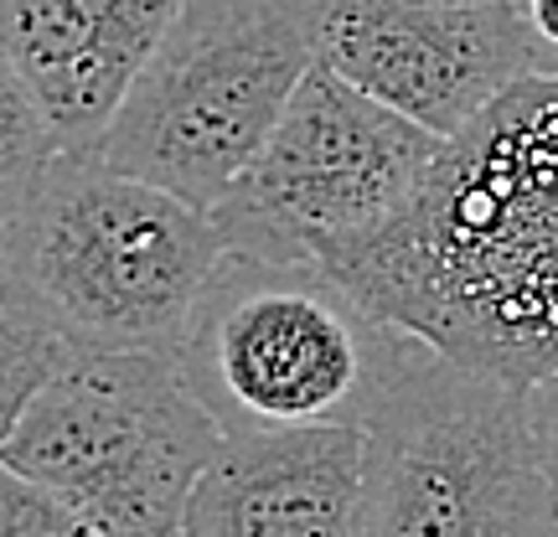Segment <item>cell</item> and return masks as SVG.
Wrapping results in <instances>:
<instances>
[{
	"mask_svg": "<svg viewBox=\"0 0 558 537\" xmlns=\"http://www.w3.org/2000/svg\"><path fill=\"white\" fill-rule=\"evenodd\" d=\"M320 269L439 357L522 388L558 373V68L445 139L414 197Z\"/></svg>",
	"mask_w": 558,
	"mask_h": 537,
	"instance_id": "1",
	"label": "cell"
},
{
	"mask_svg": "<svg viewBox=\"0 0 558 537\" xmlns=\"http://www.w3.org/2000/svg\"><path fill=\"white\" fill-rule=\"evenodd\" d=\"M522 11L533 21V32H538L548 47H558V0H522Z\"/></svg>",
	"mask_w": 558,
	"mask_h": 537,
	"instance_id": "15",
	"label": "cell"
},
{
	"mask_svg": "<svg viewBox=\"0 0 558 537\" xmlns=\"http://www.w3.org/2000/svg\"><path fill=\"white\" fill-rule=\"evenodd\" d=\"M512 5H522V0H512Z\"/></svg>",
	"mask_w": 558,
	"mask_h": 537,
	"instance_id": "17",
	"label": "cell"
},
{
	"mask_svg": "<svg viewBox=\"0 0 558 537\" xmlns=\"http://www.w3.org/2000/svg\"><path fill=\"white\" fill-rule=\"evenodd\" d=\"M362 424L233 429L186 501L181 537H357Z\"/></svg>",
	"mask_w": 558,
	"mask_h": 537,
	"instance_id": "9",
	"label": "cell"
},
{
	"mask_svg": "<svg viewBox=\"0 0 558 537\" xmlns=\"http://www.w3.org/2000/svg\"><path fill=\"white\" fill-rule=\"evenodd\" d=\"M0 537H109L41 480L0 460Z\"/></svg>",
	"mask_w": 558,
	"mask_h": 537,
	"instance_id": "13",
	"label": "cell"
},
{
	"mask_svg": "<svg viewBox=\"0 0 558 537\" xmlns=\"http://www.w3.org/2000/svg\"><path fill=\"white\" fill-rule=\"evenodd\" d=\"M186 0H0V52L11 58L62 150L109 130Z\"/></svg>",
	"mask_w": 558,
	"mask_h": 537,
	"instance_id": "10",
	"label": "cell"
},
{
	"mask_svg": "<svg viewBox=\"0 0 558 537\" xmlns=\"http://www.w3.org/2000/svg\"><path fill=\"white\" fill-rule=\"evenodd\" d=\"M445 139L316 62L239 181L207 212L228 254L326 264L373 233L429 176Z\"/></svg>",
	"mask_w": 558,
	"mask_h": 537,
	"instance_id": "7",
	"label": "cell"
},
{
	"mask_svg": "<svg viewBox=\"0 0 558 537\" xmlns=\"http://www.w3.org/2000/svg\"><path fill=\"white\" fill-rule=\"evenodd\" d=\"M58 156H62L58 130L47 124L26 78L0 52V222L32 197V186H37L41 171Z\"/></svg>",
	"mask_w": 558,
	"mask_h": 537,
	"instance_id": "12",
	"label": "cell"
},
{
	"mask_svg": "<svg viewBox=\"0 0 558 537\" xmlns=\"http://www.w3.org/2000/svg\"><path fill=\"white\" fill-rule=\"evenodd\" d=\"M311 26L316 62L439 139L543 73L548 52L512 0H311Z\"/></svg>",
	"mask_w": 558,
	"mask_h": 537,
	"instance_id": "8",
	"label": "cell"
},
{
	"mask_svg": "<svg viewBox=\"0 0 558 537\" xmlns=\"http://www.w3.org/2000/svg\"><path fill=\"white\" fill-rule=\"evenodd\" d=\"M357 537H558L527 388L403 331L367 408Z\"/></svg>",
	"mask_w": 558,
	"mask_h": 537,
	"instance_id": "3",
	"label": "cell"
},
{
	"mask_svg": "<svg viewBox=\"0 0 558 537\" xmlns=\"http://www.w3.org/2000/svg\"><path fill=\"white\" fill-rule=\"evenodd\" d=\"M222 435L171 352H73L26 403L0 460L109 537H181Z\"/></svg>",
	"mask_w": 558,
	"mask_h": 537,
	"instance_id": "6",
	"label": "cell"
},
{
	"mask_svg": "<svg viewBox=\"0 0 558 537\" xmlns=\"http://www.w3.org/2000/svg\"><path fill=\"white\" fill-rule=\"evenodd\" d=\"M311 68V0H186L88 150L213 207Z\"/></svg>",
	"mask_w": 558,
	"mask_h": 537,
	"instance_id": "5",
	"label": "cell"
},
{
	"mask_svg": "<svg viewBox=\"0 0 558 537\" xmlns=\"http://www.w3.org/2000/svg\"><path fill=\"white\" fill-rule=\"evenodd\" d=\"M73 357V341L58 331V320L37 310L11 284H0V444L21 424L26 403L37 399L47 378Z\"/></svg>",
	"mask_w": 558,
	"mask_h": 537,
	"instance_id": "11",
	"label": "cell"
},
{
	"mask_svg": "<svg viewBox=\"0 0 558 537\" xmlns=\"http://www.w3.org/2000/svg\"><path fill=\"white\" fill-rule=\"evenodd\" d=\"M0 284H5V243H0Z\"/></svg>",
	"mask_w": 558,
	"mask_h": 537,
	"instance_id": "16",
	"label": "cell"
},
{
	"mask_svg": "<svg viewBox=\"0 0 558 537\" xmlns=\"http://www.w3.org/2000/svg\"><path fill=\"white\" fill-rule=\"evenodd\" d=\"M0 243L5 284L58 320L73 352H177L228 254L207 207L94 150H62L0 222Z\"/></svg>",
	"mask_w": 558,
	"mask_h": 537,
	"instance_id": "2",
	"label": "cell"
},
{
	"mask_svg": "<svg viewBox=\"0 0 558 537\" xmlns=\"http://www.w3.org/2000/svg\"><path fill=\"white\" fill-rule=\"evenodd\" d=\"M527 424H533V444H538L543 476L558 497V373L527 382Z\"/></svg>",
	"mask_w": 558,
	"mask_h": 537,
	"instance_id": "14",
	"label": "cell"
},
{
	"mask_svg": "<svg viewBox=\"0 0 558 537\" xmlns=\"http://www.w3.org/2000/svg\"><path fill=\"white\" fill-rule=\"evenodd\" d=\"M399 337L320 264L222 254L171 357L228 435L367 424Z\"/></svg>",
	"mask_w": 558,
	"mask_h": 537,
	"instance_id": "4",
	"label": "cell"
}]
</instances>
